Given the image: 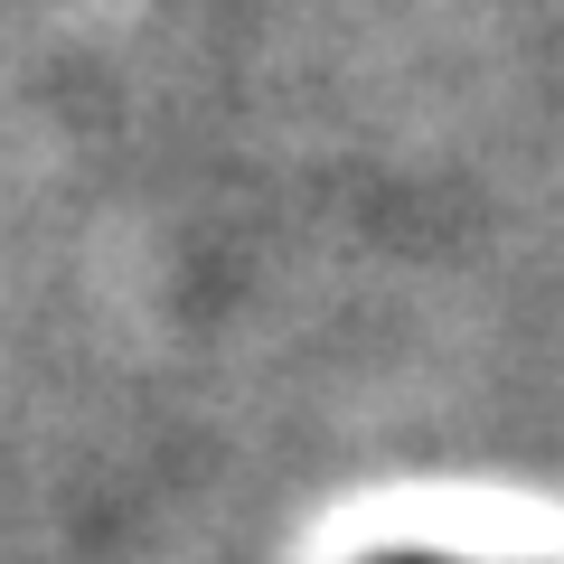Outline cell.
Masks as SVG:
<instances>
[{"label":"cell","mask_w":564,"mask_h":564,"mask_svg":"<svg viewBox=\"0 0 564 564\" xmlns=\"http://www.w3.org/2000/svg\"><path fill=\"white\" fill-rule=\"evenodd\" d=\"M367 564H462V555H367Z\"/></svg>","instance_id":"6da1fadb"}]
</instances>
